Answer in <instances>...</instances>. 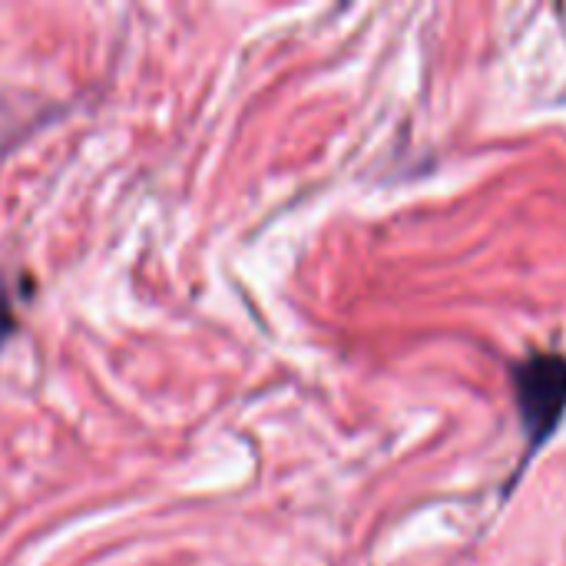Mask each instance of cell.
Segmentation results:
<instances>
[{"mask_svg": "<svg viewBox=\"0 0 566 566\" xmlns=\"http://www.w3.org/2000/svg\"><path fill=\"white\" fill-rule=\"evenodd\" d=\"M521 424L531 441V454L551 441L566 415V355L534 352L511 368Z\"/></svg>", "mask_w": 566, "mask_h": 566, "instance_id": "1", "label": "cell"}, {"mask_svg": "<svg viewBox=\"0 0 566 566\" xmlns=\"http://www.w3.org/2000/svg\"><path fill=\"white\" fill-rule=\"evenodd\" d=\"M10 325H13V312H10L7 289H3V282H0V345H3V338L10 335Z\"/></svg>", "mask_w": 566, "mask_h": 566, "instance_id": "2", "label": "cell"}]
</instances>
